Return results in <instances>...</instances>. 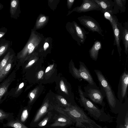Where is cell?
Returning <instances> with one entry per match:
<instances>
[{
	"label": "cell",
	"mask_w": 128,
	"mask_h": 128,
	"mask_svg": "<svg viewBox=\"0 0 128 128\" xmlns=\"http://www.w3.org/2000/svg\"><path fill=\"white\" fill-rule=\"evenodd\" d=\"M67 115L75 123L78 128H104L96 123L88 117L82 109L76 105H72L64 108H57Z\"/></svg>",
	"instance_id": "6da1fadb"
},
{
	"label": "cell",
	"mask_w": 128,
	"mask_h": 128,
	"mask_svg": "<svg viewBox=\"0 0 128 128\" xmlns=\"http://www.w3.org/2000/svg\"><path fill=\"white\" fill-rule=\"evenodd\" d=\"M80 96L79 102L81 106L83 107L90 116L96 120L105 121L108 120V116L104 111V107L101 109L95 105L89 99L84 96L80 86L78 87Z\"/></svg>",
	"instance_id": "7a4b0ae2"
},
{
	"label": "cell",
	"mask_w": 128,
	"mask_h": 128,
	"mask_svg": "<svg viewBox=\"0 0 128 128\" xmlns=\"http://www.w3.org/2000/svg\"><path fill=\"white\" fill-rule=\"evenodd\" d=\"M100 88L104 91L107 101L110 106L114 108L116 106L118 100L116 97L114 92L107 79L100 71L94 70Z\"/></svg>",
	"instance_id": "3957f363"
},
{
	"label": "cell",
	"mask_w": 128,
	"mask_h": 128,
	"mask_svg": "<svg viewBox=\"0 0 128 128\" xmlns=\"http://www.w3.org/2000/svg\"><path fill=\"white\" fill-rule=\"evenodd\" d=\"M84 92H83L84 96L88 98L94 104H99L102 107L105 106L104 100L105 95L103 90L98 87L96 84H89L84 87Z\"/></svg>",
	"instance_id": "277c9868"
},
{
	"label": "cell",
	"mask_w": 128,
	"mask_h": 128,
	"mask_svg": "<svg viewBox=\"0 0 128 128\" xmlns=\"http://www.w3.org/2000/svg\"><path fill=\"white\" fill-rule=\"evenodd\" d=\"M75 123L67 115L55 108L53 111L52 116L46 128H65Z\"/></svg>",
	"instance_id": "5b68a950"
},
{
	"label": "cell",
	"mask_w": 128,
	"mask_h": 128,
	"mask_svg": "<svg viewBox=\"0 0 128 128\" xmlns=\"http://www.w3.org/2000/svg\"><path fill=\"white\" fill-rule=\"evenodd\" d=\"M103 14L104 17L110 21L112 26L114 38V45H116L117 46L119 56L120 57L122 49L120 44L122 40L119 27L120 22L118 21L117 17L113 14L112 12H106Z\"/></svg>",
	"instance_id": "8992f818"
},
{
	"label": "cell",
	"mask_w": 128,
	"mask_h": 128,
	"mask_svg": "<svg viewBox=\"0 0 128 128\" xmlns=\"http://www.w3.org/2000/svg\"><path fill=\"white\" fill-rule=\"evenodd\" d=\"M78 18L80 24L89 31L96 32L102 36H104L103 30L99 24L94 18L90 16L84 15Z\"/></svg>",
	"instance_id": "52a82bcc"
},
{
	"label": "cell",
	"mask_w": 128,
	"mask_h": 128,
	"mask_svg": "<svg viewBox=\"0 0 128 128\" xmlns=\"http://www.w3.org/2000/svg\"><path fill=\"white\" fill-rule=\"evenodd\" d=\"M80 68L78 70L74 68V75L78 79H82L87 82L90 85L96 84L93 80L90 72L84 64L80 62Z\"/></svg>",
	"instance_id": "ba28073f"
},
{
	"label": "cell",
	"mask_w": 128,
	"mask_h": 128,
	"mask_svg": "<svg viewBox=\"0 0 128 128\" xmlns=\"http://www.w3.org/2000/svg\"><path fill=\"white\" fill-rule=\"evenodd\" d=\"M128 84V72L124 70L121 75L118 86V97L121 102L126 98Z\"/></svg>",
	"instance_id": "9c48e42d"
},
{
	"label": "cell",
	"mask_w": 128,
	"mask_h": 128,
	"mask_svg": "<svg viewBox=\"0 0 128 128\" xmlns=\"http://www.w3.org/2000/svg\"><path fill=\"white\" fill-rule=\"evenodd\" d=\"M74 10L80 13L92 10L101 11V9L99 6L94 0H83L81 5L75 8Z\"/></svg>",
	"instance_id": "30bf717a"
},
{
	"label": "cell",
	"mask_w": 128,
	"mask_h": 128,
	"mask_svg": "<svg viewBox=\"0 0 128 128\" xmlns=\"http://www.w3.org/2000/svg\"><path fill=\"white\" fill-rule=\"evenodd\" d=\"M100 6L101 12L104 14L106 12H112L114 5V0H94Z\"/></svg>",
	"instance_id": "8fae6325"
},
{
	"label": "cell",
	"mask_w": 128,
	"mask_h": 128,
	"mask_svg": "<svg viewBox=\"0 0 128 128\" xmlns=\"http://www.w3.org/2000/svg\"><path fill=\"white\" fill-rule=\"evenodd\" d=\"M20 13L18 0H11L10 2V13L12 18L17 19Z\"/></svg>",
	"instance_id": "7c38bea8"
},
{
	"label": "cell",
	"mask_w": 128,
	"mask_h": 128,
	"mask_svg": "<svg viewBox=\"0 0 128 128\" xmlns=\"http://www.w3.org/2000/svg\"><path fill=\"white\" fill-rule=\"evenodd\" d=\"M102 44L100 41H96L89 50V52L90 58L95 61L97 60L99 50L102 49Z\"/></svg>",
	"instance_id": "4fadbf2b"
},
{
	"label": "cell",
	"mask_w": 128,
	"mask_h": 128,
	"mask_svg": "<svg viewBox=\"0 0 128 128\" xmlns=\"http://www.w3.org/2000/svg\"><path fill=\"white\" fill-rule=\"evenodd\" d=\"M121 40H122L124 47V52L127 55L128 53V22H126L122 26L121 34Z\"/></svg>",
	"instance_id": "5bb4252c"
},
{
	"label": "cell",
	"mask_w": 128,
	"mask_h": 128,
	"mask_svg": "<svg viewBox=\"0 0 128 128\" xmlns=\"http://www.w3.org/2000/svg\"><path fill=\"white\" fill-rule=\"evenodd\" d=\"M114 1L115 4L112 12L113 14L118 13L119 10L120 13L125 12L126 0H114Z\"/></svg>",
	"instance_id": "9a60e30c"
},
{
	"label": "cell",
	"mask_w": 128,
	"mask_h": 128,
	"mask_svg": "<svg viewBox=\"0 0 128 128\" xmlns=\"http://www.w3.org/2000/svg\"><path fill=\"white\" fill-rule=\"evenodd\" d=\"M12 42L5 38H2L0 40V58L5 54L8 50L11 48Z\"/></svg>",
	"instance_id": "2e32d148"
},
{
	"label": "cell",
	"mask_w": 128,
	"mask_h": 128,
	"mask_svg": "<svg viewBox=\"0 0 128 128\" xmlns=\"http://www.w3.org/2000/svg\"><path fill=\"white\" fill-rule=\"evenodd\" d=\"M30 110L29 108L27 107L22 108L20 111L16 119L24 124L29 116Z\"/></svg>",
	"instance_id": "e0dca14e"
},
{
	"label": "cell",
	"mask_w": 128,
	"mask_h": 128,
	"mask_svg": "<svg viewBox=\"0 0 128 128\" xmlns=\"http://www.w3.org/2000/svg\"><path fill=\"white\" fill-rule=\"evenodd\" d=\"M49 112L34 126L37 128H46L49 123L52 116V112Z\"/></svg>",
	"instance_id": "ac0fdd59"
},
{
	"label": "cell",
	"mask_w": 128,
	"mask_h": 128,
	"mask_svg": "<svg viewBox=\"0 0 128 128\" xmlns=\"http://www.w3.org/2000/svg\"><path fill=\"white\" fill-rule=\"evenodd\" d=\"M15 54L14 52L11 56L7 64L0 72V80L2 79L10 70Z\"/></svg>",
	"instance_id": "d6986e66"
},
{
	"label": "cell",
	"mask_w": 128,
	"mask_h": 128,
	"mask_svg": "<svg viewBox=\"0 0 128 128\" xmlns=\"http://www.w3.org/2000/svg\"><path fill=\"white\" fill-rule=\"evenodd\" d=\"M3 127H11L14 128H28L18 120L16 119L8 121L3 124Z\"/></svg>",
	"instance_id": "ffe728a7"
},
{
	"label": "cell",
	"mask_w": 128,
	"mask_h": 128,
	"mask_svg": "<svg viewBox=\"0 0 128 128\" xmlns=\"http://www.w3.org/2000/svg\"><path fill=\"white\" fill-rule=\"evenodd\" d=\"M12 82L10 78H8L0 85V102L3 96L6 92L9 86Z\"/></svg>",
	"instance_id": "44dd1931"
},
{
	"label": "cell",
	"mask_w": 128,
	"mask_h": 128,
	"mask_svg": "<svg viewBox=\"0 0 128 128\" xmlns=\"http://www.w3.org/2000/svg\"><path fill=\"white\" fill-rule=\"evenodd\" d=\"M14 51L10 48L7 52L0 62V72L6 66Z\"/></svg>",
	"instance_id": "7402d4cb"
},
{
	"label": "cell",
	"mask_w": 128,
	"mask_h": 128,
	"mask_svg": "<svg viewBox=\"0 0 128 128\" xmlns=\"http://www.w3.org/2000/svg\"><path fill=\"white\" fill-rule=\"evenodd\" d=\"M14 119V114L7 112L0 109V122H3L5 120L8 121Z\"/></svg>",
	"instance_id": "603a6c76"
},
{
	"label": "cell",
	"mask_w": 128,
	"mask_h": 128,
	"mask_svg": "<svg viewBox=\"0 0 128 128\" xmlns=\"http://www.w3.org/2000/svg\"><path fill=\"white\" fill-rule=\"evenodd\" d=\"M124 125L120 124L119 128H128V113L126 114L124 119Z\"/></svg>",
	"instance_id": "cb8c5ba5"
},
{
	"label": "cell",
	"mask_w": 128,
	"mask_h": 128,
	"mask_svg": "<svg viewBox=\"0 0 128 128\" xmlns=\"http://www.w3.org/2000/svg\"><path fill=\"white\" fill-rule=\"evenodd\" d=\"M7 31V28L5 27L0 28V38H2Z\"/></svg>",
	"instance_id": "d4e9b609"
},
{
	"label": "cell",
	"mask_w": 128,
	"mask_h": 128,
	"mask_svg": "<svg viewBox=\"0 0 128 128\" xmlns=\"http://www.w3.org/2000/svg\"><path fill=\"white\" fill-rule=\"evenodd\" d=\"M24 85V83L23 82L21 83L19 86L18 88L17 89L15 94H17L20 91V90L23 87Z\"/></svg>",
	"instance_id": "484cf974"
},
{
	"label": "cell",
	"mask_w": 128,
	"mask_h": 128,
	"mask_svg": "<svg viewBox=\"0 0 128 128\" xmlns=\"http://www.w3.org/2000/svg\"><path fill=\"white\" fill-rule=\"evenodd\" d=\"M60 86L62 90L64 92L65 90V86L63 82L62 81H61Z\"/></svg>",
	"instance_id": "4316f807"
},
{
	"label": "cell",
	"mask_w": 128,
	"mask_h": 128,
	"mask_svg": "<svg viewBox=\"0 0 128 128\" xmlns=\"http://www.w3.org/2000/svg\"><path fill=\"white\" fill-rule=\"evenodd\" d=\"M61 103L64 105H67V102L66 100L64 98H62L60 100Z\"/></svg>",
	"instance_id": "83f0119b"
},
{
	"label": "cell",
	"mask_w": 128,
	"mask_h": 128,
	"mask_svg": "<svg viewBox=\"0 0 128 128\" xmlns=\"http://www.w3.org/2000/svg\"><path fill=\"white\" fill-rule=\"evenodd\" d=\"M44 74V72L41 70L38 73V78L39 79Z\"/></svg>",
	"instance_id": "f1b7e54d"
},
{
	"label": "cell",
	"mask_w": 128,
	"mask_h": 128,
	"mask_svg": "<svg viewBox=\"0 0 128 128\" xmlns=\"http://www.w3.org/2000/svg\"><path fill=\"white\" fill-rule=\"evenodd\" d=\"M46 18L44 16L40 18L39 21L41 22H43L46 20Z\"/></svg>",
	"instance_id": "f546056e"
},
{
	"label": "cell",
	"mask_w": 128,
	"mask_h": 128,
	"mask_svg": "<svg viewBox=\"0 0 128 128\" xmlns=\"http://www.w3.org/2000/svg\"><path fill=\"white\" fill-rule=\"evenodd\" d=\"M34 46H33L30 49H29L28 51L29 53L30 54L32 53V52L33 51V50H34Z\"/></svg>",
	"instance_id": "4dcf8cb0"
},
{
	"label": "cell",
	"mask_w": 128,
	"mask_h": 128,
	"mask_svg": "<svg viewBox=\"0 0 128 128\" xmlns=\"http://www.w3.org/2000/svg\"><path fill=\"white\" fill-rule=\"evenodd\" d=\"M49 44L48 43L46 42L44 46V50H46Z\"/></svg>",
	"instance_id": "1f68e13d"
},
{
	"label": "cell",
	"mask_w": 128,
	"mask_h": 128,
	"mask_svg": "<svg viewBox=\"0 0 128 128\" xmlns=\"http://www.w3.org/2000/svg\"><path fill=\"white\" fill-rule=\"evenodd\" d=\"M33 46V44L32 43H30L28 45L27 48L28 49H30Z\"/></svg>",
	"instance_id": "d6a6232c"
},
{
	"label": "cell",
	"mask_w": 128,
	"mask_h": 128,
	"mask_svg": "<svg viewBox=\"0 0 128 128\" xmlns=\"http://www.w3.org/2000/svg\"><path fill=\"white\" fill-rule=\"evenodd\" d=\"M35 62V61L34 60H32L31 61L28 63V66H30L33 64Z\"/></svg>",
	"instance_id": "836d02e7"
},
{
	"label": "cell",
	"mask_w": 128,
	"mask_h": 128,
	"mask_svg": "<svg viewBox=\"0 0 128 128\" xmlns=\"http://www.w3.org/2000/svg\"><path fill=\"white\" fill-rule=\"evenodd\" d=\"M30 96L32 98H34V96H35L34 94L32 92H31V93H30Z\"/></svg>",
	"instance_id": "e575fe53"
},
{
	"label": "cell",
	"mask_w": 128,
	"mask_h": 128,
	"mask_svg": "<svg viewBox=\"0 0 128 128\" xmlns=\"http://www.w3.org/2000/svg\"><path fill=\"white\" fill-rule=\"evenodd\" d=\"M50 67L49 66L48 67L46 70V72H48L50 70Z\"/></svg>",
	"instance_id": "d590c367"
},
{
	"label": "cell",
	"mask_w": 128,
	"mask_h": 128,
	"mask_svg": "<svg viewBox=\"0 0 128 128\" xmlns=\"http://www.w3.org/2000/svg\"><path fill=\"white\" fill-rule=\"evenodd\" d=\"M4 7V6L0 3V10H1Z\"/></svg>",
	"instance_id": "8d00e7d4"
},
{
	"label": "cell",
	"mask_w": 128,
	"mask_h": 128,
	"mask_svg": "<svg viewBox=\"0 0 128 128\" xmlns=\"http://www.w3.org/2000/svg\"><path fill=\"white\" fill-rule=\"evenodd\" d=\"M68 1L70 2H74V0H69Z\"/></svg>",
	"instance_id": "74e56055"
},
{
	"label": "cell",
	"mask_w": 128,
	"mask_h": 128,
	"mask_svg": "<svg viewBox=\"0 0 128 128\" xmlns=\"http://www.w3.org/2000/svg\"><path fill=\"white\" fill-rule=\"evenodd\" d=\"M104 128H108L106 126H105L104 127Z\"/></svg>",
	"instance_id": "f35d334b"
},
{
	"label": "cell",
	"mask_w": 128,
	"mask_h": 128,
	"mask_svg": "<svg viewBox=\"0 0 128 128\" xmlns=\"http://www.w3.org/2000/svg\"><path fill=\"white\" fill-rule=\"evenodd\" d=\"M90 128H93V127H92V126H90Z\"/></svg>",
	"instance_id": "ab89813d"
}]
</instances>
